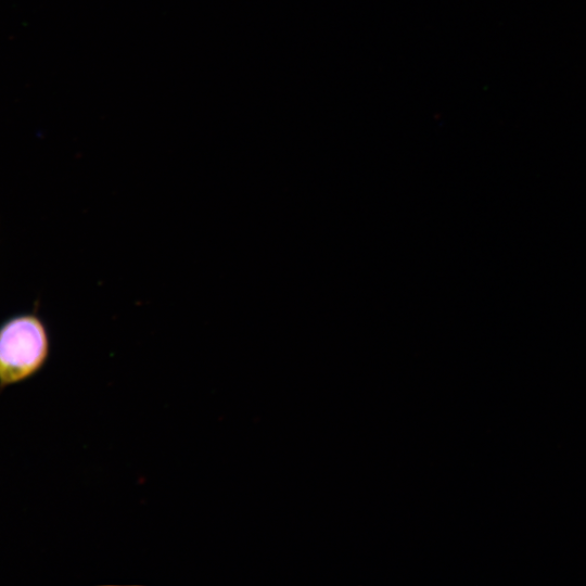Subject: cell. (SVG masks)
I'll return each instance as SVG.
<instances>
[{"label":"cell","mask_w":586,"mask_h":586,"mask_svg":"<svg viewBox=\"0 0 586 586\" xmlns=\"http://www.w3.org/2000/svg\"><path fill=\"white\" fill-rule=\"evenodd\" d=\"M50 335L34 311L20 313L0 323V391L36 375L50 355Z\"/></svg>","instance_id":"obj_1"}]
</instances>
